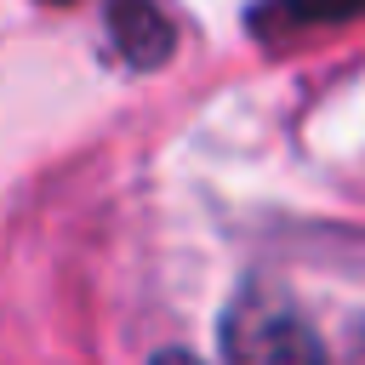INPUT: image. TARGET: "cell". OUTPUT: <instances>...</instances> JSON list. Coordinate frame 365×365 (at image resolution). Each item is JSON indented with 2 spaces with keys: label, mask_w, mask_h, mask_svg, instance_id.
I'll use <instances>...</instances> for the list:
<instances>
[{
  "label": "cell",
  "mask_w": 365,
  "mask_h": 365,
  "mask_svg": "<svg viewBox=\"0 0 365 365\" xmlns=\"http://www.w3.org/2000/svg\"><path fill=\"white\" fill-rule=\"evenodd\" d=\"M222 365H325V348L291 302L240 297L222 319Z\"/></svg>",
  "instance_id": "6da1fadb"
},
{
  "label": "cell",
  "mask_w": 365,
  "mask_h": 365,
  "mask_svg": "<svg viewBox=\"0 0 365 365\" xmlns=\"http://www.w3.org/2000/svg\"><path fill=\"white\" fill-rule=\"evenodd\" d=\"M51 6H68V0H51Z\"/></svg>",
  "instance_id": "5b68a950"
},
{
  "label": "cell",
  "mask_w": 365,
  "mask_h": 365,
  "mask_svg": "<svg viewBox=\"0 0 365 365\" xmlns=\"http://www.w3.org/2000/svg\"><path fill=\"white\" fill-rule=\"evenodd\" d=\"M354 17H365V0H268L251 23H257L262 40H291V34L354 23Z\"/></svg>",
  "instance_id": "3957f363"
},
{
  "label": "cell",
  "mask_w": 365,
  "mask_h": 365,
  "mask_svg": "<svg viewBox=\"0 0 365 365\" xmlns=\"http://www.w3.org/2000/svg\"><path fill=\"white\" fill-rule=\"evenodd\" d=\"M154 365H200V359H194V354H177V348H171V354H154Z\"/></svg>",
  "instance_id": "277c9868"
},
{
  "label": "cell",
  "mask_w": 365,
  "mask_h": 365,
  "mask_svg": "<svg viewBox=\"0 0 365 365\" xmlns=\"http://www.w3.org/2000/svg\"><path fill=\"white\" fill-rule=\"evenodd\" d=\"M108 34L131 68H160L177 46V29L154 0H108Z\"/></svg>",
  "instance_id": "7a4b0ae2"
}]
</instances>
